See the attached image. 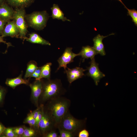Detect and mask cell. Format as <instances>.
I'll list each match as a JSON object with an SVG mask.
<instances>
[{
  "label": "cell",
  "mask_w": 137,
  "mask_h": 137,
  "mask_svg": "<svg viewBox=\"0 0 137 137\" xmlns=\"http://www.w3.org/2000/svg\"><path fill=\"white\" fill-rule=\"evenodd\" d=\"M52 99L49 106L50 114L56 125H58L68 111L70 101L68 100L59 97Z\"/></svg>",
  "instance_id": "6da1fadb"
},
{
  "label": "cell",
  "mask_w": 137,
  "mask_h": 137,
  "mask_svg": "<svg viewBox=\"0 0 137 137\" xmlns=\"http://www.w3.org/2000/svg\"><path fill=\"white\" fill-rule=\"evenodd\" d=\"M49 18L46 11H43L26 14L25 19L28 26L36 30H41L46 27Z\"/></svg>",
  "instance_id": "7a4b0ae2"
},
{
  "label": "cell",
  "mask_w": 137,
  "mask_h": 137,
  "mask_svg": "<svg viewBox=\"0 0 137 137\" xmlns=\"http://www.w3.org/2000/svg\"><path fill=\"white\" fill-rule=\"evenodd\" d=\"M25 11L24 8H15L13 20L14 22L19 31V37L26 39L28 32V26L25 19Z\"/></svg>",
  "instance_id": "3957f363"
},
{
  "label": "cell",
  "mask_w": 137,
  "mask_h": 137,
  "mask_svg": "<svg viewBox=\"0 0 137 137\" xmlns=\"http://www.w3.org/2000/svg\"><path fill=\"white\" fill-rule=\"evenodd\" d=\"M83 121L74 117L68 111L58 125L59 129L72 133L77 131L82 126Z\"/></svg>",
  "instance_id": "277c9868"
},
{
  "label": "cell",
  "mask_w": 137,
  "mask_h": 137,
  "mask_svg": "<svg viewBox=\"0 0 137 137\" xmlns=\"http://www.w3.org/2000/svg\"><path fill=\"white\" fill-rule=\"evenodd\" d=\"M42 85L41 94L44 100L57 98L60 93L61 87L60 83L58 81L50 80Z\"/></svg>",
  "instance_id": "5b68a950"
},
{
  "label": "cell",
  "mask_w": 137,
  "mask_h": 137,
  "mask_svg": "<svg viewBox=\"0 0 137 137\" xmlns=\"http://www.w3.org/2000/svg\"><path fill=\"white\" fill-rule=\"evenodd\" d=\"M90 65L87 67L88 72L87 75L92 78L94 80L95 84L97 85L101 78L105 76V75L99 70L98 64L97 63L94 57L91 59Z\"/></svg>",
  "instance_id": "8992f818"
},
{
  "label": "cell",
  "mask_w": 137,
  "mask_h": 137,
  "mask_svg": "<svg viewBox=\"0 0 137 137\" xmlns=\"http://www.w3.org/2000/svg\"><path fill=\"white\" fill-rule=\"evenodd\" d=\"M72 49L71 47L66 48L62 55L59 58L57 61L59 66L57 71L61 67H63L65 70L67 67V65L73 62L75 57L79 56L78 54H75L73 53Z\"/></svg>",
  "instance_id": "52a82bcc"
},
{
  "label": "cell",
  "mask_w": 137,
  "mask_h": 137,
  "mask_svg": "<svg viewBox=\"0 0 137 137\" xmlns=\"http://www.w3.org/2000/svg\"><path fill=\"white\" fill-rule=\"evenodd\" d=\"M54 122L55 123L50 114L49 116L44 113L43 108L42 117L38 125L39 129L41 132L44 134L50 129L52 127Z\"/></svg>",
  "instance_id": "ba28073f"
},
{
  "label": "cell",
  "mask_w": 137,
  "mask_h": 137,
  "mask_svg": "<svg viewBox=\"0 0 137 137\" xmlns=\"http://www.w3.org/2000/svg\"><path fill=\"white\" fill-rule=\"evenodd\" d=\"M42 84L41 80H36L33 83L29 85L31 90V98L38 107L39 98L42 92Z\"/></svg>",
  "instance_id": "9c48e42d"
},
{
  "label": "cell",
  "mask_w": 137,
  "mask_h": 137,
  "mask_svg": "<svg viewBox=\"0 0 137 137\" xmlns=\"http://www.w3.org/2000/svg\"><path fill=\"white\" fill-rule=\"evenodd\" d=\"M19 30L13 20L7 22L6 24L1 36L4 37L10 36L19 37Z\"/></svg>",
  "instance_id": "30bf717a"
},
{
  "label": "cell",
  "mask_w": 137,
  "mask_h": 137,
  "mask_svg": "<svg viewBox=\"0 0 137 137\" xmlns=\"http://www.w3.org/2000/svg\"><path fill=\"white\" fill-rule=\"evenodd\" d=\"M14 10L5 2L0 6V19L7 22L13 19Z\"/></svg>",
  "instance_id": "8fae6325"
},
{
  "label": "cell",
  "mask_w": 137,
  "mask_h": 137,
  "mask_svg": "<svg viewBox=\"0 0 137 137\" xmlns=\"http://www.w3.org/2000/svg\"><path fill=\"white\" fill-rule=\"evenodd\" d=\"M85 70L82 68L76 67L72 69L67 68V70H65L64 72L67 74L68 82L70 83H71L74 81L84 75L83 72Z\"/></svg>",
  "instance_id": "7c38bea8"
},
{
  "label": "cell",
  "mask_w": 137,
  "mask_h": 137,
  "mask_svg": "<svg viewBox=\"0 0 137 137\" xmlns=\"http://www.w3.org/2000/svg\"><path fill=\"white\" fill-rule=\"evenodd\" d=\"M114 34V33H112L106 36L98 34L93 39L94 45L93 47L98 54H99L102 56L105 55L106 53L102 40L104 38Z\"/></svg>",
  "instance_id": "4fadbf2b"
},
{
  "label": "cell",
  "mask_w": 137,
  "mask_h": 137,
  "mask_svg": "<svg viewBox=\"0 0 137 137\" xmlns=\"http://www.w3.org/2000/svg\"><path fill=\"white\" fill-rule=\"evenodd\" d=\"M97 54L93 47L88 45L83 46L81 51L78 53L79 56H81L83 59V61L86 59L90 58L91 59Z\"/></svg>",
  "instance_id": "5bb4252c"
},
{
  "label": "cell",
  "mask_w": 137,
  "mask_h": 137,
  "mask_svg": "<svg viewBox=\"0 0 137 137\" xmlns=\"http://www.w3.org/2000/svg\"><path fill=\"white\" fill-rule=\"evenodd\" d=\"M35 0H6L8 5L15 8H24L27 7Z\"/></svg>",
  "instance_id": "9a60e30c"
},
{
  "label": "cell",
  "mask_w": 137,
  "mask_h": 137,
  "mask_svg": "<svg viewBox=\"0 0 137 137\" xmlns=\"http://www.w3.org/2000/svg\"><path fill=\"white\" fill-rule=\"evenodd\" d=\"M22 74L19 76L13 78H8L6 82V84L8 86L14 89L16 86L22 84H28L29 83V80L26 79H24L22 77Z\"/></svg>",
  "instance_id": "2e32d148"
},
{
  "label": "cell",
  "mask_w": 137,
  "mask_h": 137,
  "mask_svg": "<svg viewBox=\"0 0 137 137\" xmlns=\"http://www.w3.org/2000/svg\"><path fill=\"white\" fill-rule=\"evenodd\" d=\"M29 38H27L26 39L27 41L30 42L42 45H51L50 43L48 41L43 39L36 33H32L29 34Z\"/></svg>",
  "instance_id": "e0dca14e"
},
{
  "label": "cell",
  "mask_w": 137,
  "mask_h": 137,
  "mask_svg": "<svg viewBox=\"0 0 137 137\" xmlns=\"http://www.w3.org/2000/svg\"><path fill=\"white\" fill-rule=\"evenodd\" d=\"M51 9L52 12L51 16L53 19L61 20L63 21H71L64 16V14L57 4H54Z\"/></svg>",
  "instance_id": "ac0fdd59"
},
{
  "label": "cell",
  "mask_w": 137,
  "mask_h": 137,
  "mask_svg": "<svg viewBox=\"0 0 137 137\" xmlns=\"http://www.w3.org/2000/svg\"><path fill=\"white\" fill-rule=\"evenodd\" d=\"M52 64L48 63L41 67V73L39 77L36 80H40L43 78L49 79L50 76L51 66Z\"/></svg>",
  "instance_id": "d6986e66"
},
{
  "label": "cell",
  "mask_w": 137,
  "mask_h": 137,
  "mask_svg": "<svg viewBox=\"0 0 137 137\" xmlns=\"http://www.w3.org/2000/svg\"><path fill=\"white\" fill-rule=\"evenodd\" d=\"M38 67L36 63L34 61H31L28 64L24 78L26 79L30 77L32 74Z\"/></svg>",
  "instance_id": "ffe728a7"
},
{
  "label": "cell",
  "mask_w": 137,
  "mask_h": 137,
  "mask_svg": "<svg viewBox=\"0 0 137 137\" xmlns=\"http://www.w3.org/2000/svg\"><path fill=\"white\" fill-rule=\"evenodd\" d=\"M125 7L128 11V15L130 16L131 18L132 21L133 22L135 25L137 26V11L134 9H129L126 6Z\"/></svg>",
  "instance_id": "44dd1931"
},
{
  "label": "cell",
  "mask_w": 137,
  "mask_h": 137,
  "mask_svg": "<svg viewBox=\"0 0 137 137\" xmlns=\"http://www.w3.org/2000/svg\"><path fill=\"white\" fill-rule=\"evenodd\" d=\"M24 123L28 124L31 127H35L36 121L33 116L32 112L28 115L24 120Z\"/></svg>",
  "instance_id": "7402d4cb"
},
{
  "label": "cell",
  "mask_w": 137,
  "mask_h": 137,
  "mask_svg": "<svg viewBox=\"0 0 137 137\" xmlns=\"http://www.w3.org/2000/svg\"><path fill=\"white\" fill-rule=\"evenodd\" d=\"M7 137H18L14 133L13 128H5L3 133Z\"/></svg>",
  "instance_id": "603a6c76"
},
{
  "label": "cell",
  "mask_w": 137,
  "mask_h": 137,
  "mask_svg": "<svg viewBox=\"0 0 137 137\" xmlns=\"http://www.w3.org/2000/svg\"><path fill=\"white\" fill-rule=\"evenodd\" d=\"M35 134V130L32 128L25 127L24 132L22 137H30L34 136Z\"/></svg>",
  "instance_id": "cb8c5ba5"
},
{
  "label": "cell",
  "mask_w": 137,
  "mask_h": 137,
  "mask_svg": "<svg viewBox=\"0 0 137 137\" xmlns=\"http://www.w3.org/2000/svg\"><path fill=\"white\" fill-rule=\"evenodd\" d=\"M24 128L25 127L20 126L13 128V129L14 133L18 137L22 136L23 133Z\"/></svg>",
  "instance_id": "d4e9b609"
},
{
  "label": "cell",
  "mask_w": 137,
  "mask_h": 137,
  "mask_svg": "<svg viewBox=\"0 0 137 137\" xmlns=\"http://www.w3.org/2000/svg\"><path fill=\"white\" fill-rule=\"evenodd\" d=\"M60 136L61 137H72V133L68 131L59 129Z\"/></svg>",
  "instance_id": "484cf974"
},
{
  "label": "cell",
  "mask_w": 137,
  "mask_h": 137,
  "mask_svg": "<svg viewBox=\"0 0 137 137\" xmlns=\"http://www.w3.org/2000/svg\"><path fill=\"white\" fill-rule=\"evenodd\" d=\"M41 70V67H38L36 69L34 72L31 75L30 77H33L36 78V80L37 79L40 77Z\"/></svg>",
  "instance_id": "4316f807"
},
{
  "label": "cell",
  "mask_w": 137,
  "mask_h": 137,
  "mask_svg": "<svg viewBox=\"0 0 137 137\" xmlns=\"http://www.w3.org/2000/svg\"><path fill=\"white\" fill-rule=\"evenodd\" d=\"M89 135V132L85 129H83L80 131L78 135L79 137H88Z\"/></svg>",
  "instance_id": "83f0119b"
},
{
  "label": "cell",
  "mask_w": 137,
  "mask_h": 137,
  "mask_svg": "<svg viewBox=\"0 0 137 137\" xmlns=\"http://www.w3.org/2000/svg\"><path fill=\"white\" fill-rule=\"evenodd\" d=\"M5 92V89L3 87H0V104L3 101Z\"/></svg>",
  "instance_id": "f1b7e54d"
},
{
  "label": "cell",
  "mask_w": 137,
  "mask_h": 137,
  "mask_svg": "<svg viewBox=\"0 0 137 137\" xmlns=\"http://www.w3.org/2000/svg\"><path fill=\"white\" fill-rule=\"evenodd\" d=\"M7 22L0 19V35H2L4 27Z\"/></svg>",
  "instance_id": "f546056e"
},
{
  "label": "cell",
  "mask_w": 137,
  "mask_h": 137,
  "mask_svg": "<svg viewBox=\"0 0 137 137\" xmlns=\"http://www.w3.org/2000/svg\"><path fill=\"white\" fill-rule=\"evenodd\" d=\"M58 136L57 133L54 131H51L48 133L46 135V137H57Z\"/></svg>",
  "instance_id": "4dcf8cb0"
},
{
  "label": "cell",
  "mask_w": 137,
  "mask_h": 137,
  "mask_svg": "<svg viewBox=\"0 0 137 137\" xmlns=\"http://www.w3.org/2000/svg\"><path fill=\"white\" fill-rule=\"evenodd\" d=\"M0 43H3L6 44L7 45L8 47L12 46L10 43H7L3 39V37L2 36H0Z\"/></svg>",
  "instance_id": "1f68e13d"
},
{
  "label": "cell",
  "mask_w": 137,
  "mask_h": 137,
  "mask_svg": "<svg viewBox=\"0 0 137 137\" xmlns=\"http://www.w3.org/2000/svg\"><path fill=\"white\" fill-rule=\"evenodd\" d=\"M5 128L2 124L0 123V135L3 134Z\"/></svg>",
  "instance_id": "d6a6232c"
},
{
  "label": "cell",
  "mask_w": 137,
  "mask_h": 137,
  "mask_svg": "<svg viewBox=\"0 0 137 137\" xmlns=\"http://www.w3.org/2000/svg\"><path fill=\"white\" fill-rule=\"evenodd\" d=\"M5 1H6V0H0V6L5 2Z\"/></svg>",
  "instance_id": "836d02e7"
},
{
  "label": "cell",
  "mask_w": 137,
  "mask_h": 137,
  "mask_svg": "<svg viewBox=\"0 0 137 137\" xmlns=\"http://www.w3.org/2000/svg\"><path fill=\"white\" fill-rule=\"evenodd\" d=\"M121 3H122L125 6L124 4L122 2V1L121 0H118Z\"/></svg>",
  "instance_id": "e575fe53"
}]
</instances>
